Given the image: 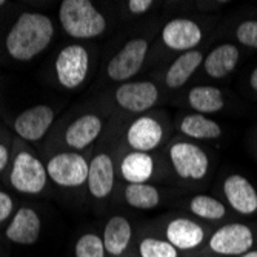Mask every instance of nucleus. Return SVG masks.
Returning a JSON list of instances; mask_svg holds the SVG:
<instances>
[{
  "label": "nucleus",
  "mask_w": 257,
  "mask_h": 257,
  "mask_svg": "<svg viewBox=\"0 0 257 257\" xmlns=\"http://www.w3.org/2000/svg\"><path fill=\"white\" fill-rule=\"evenodd\" d=\"M54 36L53 20L42 13H22L5 39L8 54L17 62H30L48 48Z\"/></svg>",
  "instance_id": "obj_1"
},
{
  "label": "nucleus",
  "mask_w": 257,
  "mask_h": 257,
  "mask_svg": "<svg viewBox=\"0 0 257 257\" xmlns=\"http://www.w3.org/2000/svg\"><path fill=\"white\" fill-rule=\"evenodd\" d=\"M59 20L63 31L73 39H96L106 30L105 16L89 0H63Z\"/></svg>",
  "instance_id": "obj_2"
},
{
  "label": "nucleus",
  "mask_w": 257,
  "mask_h": 257,
  "mask_svg": "<svg viewBox=\"0 0 257 257\" xmlns=\"http://www.w3.org/2000/svg\"><path fill=\"white\" fill-rule=\"evenodd\" d=\"M257 242L255 231L246 223H225L209 234L203 254L211 257H237L254 249Z\"/></svg>",
  "instance_id": "obj_3"
},
{
  "label": "nucleus",
  "mask_w": 257,
  "mask_h": 257,
  "mask_svg": "<svg viewBox=\"0 0 257 257\" xmlns=\"http://www.w3.org/2000/svg\"><path fill=\"white\" fill-rule=\"evenodd\" d=\"M168 157L176 174L182 180H202L209 168L206 153L196 144L176 140L168 148Z\"/></svg>",
  "instance_id": "obj_4"
},
{
  "label": "nucleus",
  "mask_w": 257,
  "mask_h": 257,
  "mask_svg": "<svg viewBox=\"0 0 257 257\" xmlns=\"http://www.w3.org/2000/svg\"><path fill=\"white\" fill-rule=\"evenodd\" d=\"M10 180L13 188L22 194H39L45 190L48 182L46 165H43L34 154L20 151L14 157Z\"/></svg>",
  "instance_id": "obj_5"
},
{
  "label": "nucleus",
  "mask_w": 257,
  "mask_h": 257,
  "mask_svg": "<svg viewBox=\"0 0 257 257\" xmlns=\"http://www.w3.org/2000/svg\"><path fill=\"white\" fill-rule=\"evenodd\" d=\"M54 71L59 83L66 89L79 88L89 71V54L82 45H68L57 54Z\"/></svg>",
  "instance_id": "obj_6"
},
{
  "label": "nucleus",
  "mask_w": 257,
  "mask_h": 257,
  "mask_svg": "<svg viewBox=\"0 0 257 257\" xmlns=\"http://www.w3.org/2000/svg\"><path fill=\"white\" fill-rule=\"evenodd\" d=\"M148 48H150V42L147 39L136 37L128 40L123 48L109 60L106 66L108 77L114 82H120V83L128 82L144 66V62L148 54Z\"/></svg>",
  "instance_id": "obj_7"
},
{
  "label": "nucleus",
  "mask_w": 257,
  "mask_h": 257,
  "mask_svg": "<svg viewBox=\"0 0 257 257\" xmlns=\"http://www.w3.org/2000/svg\"><path fill=\"white\" fill-rule=\"evenodd\" d=\"M89 162L79 153H59L48 160V177L63 188H77L88 180Z\"/></svg>",
  "instance_id": "obj_8"
},
{
  "label": "nucleus",
  "mask_w": 257,
  "mask_h": 257,
  "mask_svg": "<svg viewBox=\"0 0 257 257\" xmlns=\"http://www.w3.org/2000/svg\"><path fill=\"white\" fill-rule=\"evenodd\" d=\"M163 237L180 252H196L208 240L206 228L188 217H173L163 226Z\"/></svg>",
  "instance_id": "obj_9"
},
{
  "label": "nucleus",
  "mask_w": 257,
  "mask_h": 257,
  "mask_svg": "<svg viewBox=\"0 0 257 257\" xmlns=\"http://www.w3.org/2000/svg\"><path fill=\"white\" fill-rule=\"evenodd\" d=\"M117 105L126 112L142 114L151 109L159 100V88L156 83L144 82H125L117 86L114 92Z\"/></svg>",
  "instance_id": "obj_10"
},
{
  "label": "nucleus",
  "mask_w": 257,
  "mask_h": 257,
  "mask_svg": "<svg viewBox=\"0 0 257 257\" xmlns=\"http://www.w3.org/2000/svg\"><path fill=\"white\" fill-rule=\"evenodd\" d=\"M202 39V28L191 19L177 17L162 28V42L173 51H193L197 45H200Z\"/></svg>",
  "instance_id": "obj_11"
},
{
  "label": "nucleus",
  "mask_w": 257,
  "mask_h": 257,
  "mask_svg": "<svg viewBox=\"0 0 257 257\" xmlns=\"http://www.w3.org/2000/svg\"><path fill=\"white\" fill-rule=\"evenodd\" d=\"M165 130L159 119L153 115H140L126 130L125 140L133 151H154L163 140Z\"/></svg>",
  "instance_id": "obj_12"
},
{
  "label": "nucleus",
  "mask_w": 257,
  "mask_h": 257,
  "mask_svg": "<svg viewBox=\"0 0 257 257\" xmlns=\"http://www.w3.org/2000/svg\"><path fill=\"white\" fill-rule=\"evenodd\" d=\"M54 111L48 105H36L20 112L14 120V131L27 142L40 140L54 122Z\"/></svg>",
  "instance_id": "obj_13"
},
{
  "label": "nucleus",
  "mask_w": 257,
  "mask_h": 257,
  "mask_svg": "<svg viewBox=\"0 0 257 257\" xmlns=\"http://www.w3.org/2000/svg\"><path fill=\"white\" fill-rule=\"evenodd\" d=\"M223 196L232 211L240 216L257 213V190L242 174H231L223 182Z\"/></svg>",
  "instance_id": "obj_14"
},
{
  "label": "nucleus",
  "mask_w": 257,
  "mask_h": 257,
  "mask_svg": "<svg viewBox=\"0 0 257 257\" xmlns=\"http://www.w3.org/2000/svg\"><path fill=\"white\" fill-rule=\"evenodd\" d=\"M115 180L114 160L108 153H99L89 162L88 168V193L96 200H103L111 196Z\"/></svg>",
  "instance_id": "obj_15"
},
{
  "label": "nucleus",
  "mask_w": 257,
  "mask_h": 257,
  "mask_svg": "<svg viewBox=\"0 0 257 257\" xmlns=\"http://www.w3.org/2000/svg\"><path fill=\"white\" fill-rule=\"evenodd\" d=\"M42 222L36 209L22 206L17 209L11 223L5 229V236L16 245H33L40 237Z\"/></svg>",
  "instance_id": "obj_16"
},
{
  "label": "nucleus",
  "mask_w": 257,
  "mask_h": 257,
  "mask_svg": "<svg viewBox=\"0 0 257 257\" xmlns=\"http://www.w3.org/2000/svg\"><path fill=\"white\" fill-rule=\"evenodd\" d=\"M108 257H123L133 243V223L125 216H112L106 220L102 234Z\"/></svg>",
  "instance_id": "obj_17"
},
{
  "label": "nucleus",
  "mask_w": 257,
  "mask_h": 257,
  "mask_svg": "<svg viewBox=\"0 0 257 257\" xmlns=\"http://www.w3.org/2000/svg\"><path fill=\"white\" fill-rule=\"evenodd\" d=\"M103 122L97 114H83L65 131V144L76 151L88 148L100 136Z\"/></svg>",
  "instance_id": "obj_18"
},
{
  "label": "nucleus",
  "mask_w": 257,
  "mask_h": 257,
  "mask_svg": "<svg viewBox=\"0 0 257 257\" xmlns=\"http://www.w3.org/2000/svg\"><path fill=\"white\" fill-rule=\"evenodd\" d=\"M156 163L150 153L131 151L120 160L119 173L126 183H148L154 176Z\"/></svg>",
  "instance_id": "obj_19"
},
{
  "label": "nucleus",
  "mask_w": 257,
  "mask_h": 257,
  "mask_svg": "<svg viewBox=\"0 0 257 257\" xmlns=\"http://www.w3.org/2000/svg\"><path fill=\"white\" fill-rule=\"evenodd\" d=\"M240 53L236 45L222 43L203 59L205 73L213 79H223L236 69Z\"/></svg>",
  "instance_id": "obj_20"
},
{
  "label": "nucleus",
  "mask_w": 257,
  "mask_h": 257,
  "mask_svg": "<svg viewBox=\"0 0 257 257\" xmlns=\"http://www.w3.org/2000/svg\"><path fill=\"white\" fill-rule=\"evenodd\" d=\"M203 63V54L197 50L180 54L167 69L165 83L170 89L182 88Z\"/></svg>",
  "instance_id": "obj_21"
},
{
  "label": "nucleus",
  "mask_w": 257,
  "mask_h": 257,
  "mask_svg": "<svg viewBox=\"0 0 257 257\" xmlns=\"http://www.w3.org/2000/svg\"><path fill=\"white\" fill-rule=\"evenodd\" d=\"M179 130L183 136L197 140H214L222 136L220 125L203 114H186L180 120Z\"/></svg>",
  "instance_id": "obj_22"
},
{
  "label": "nucleus",
  "mask_w": 257,
  "mask_h": 257,
  "mask_svg": "<svg viewBox=\"0 0 257 257\" xmlns=\"http://www.w3.org/2000/svg\"><path fill=\"white\" fill-rule=\"evenodd\" d=\"M188 105L197 114H214L225 106L222 91L211 85H199L188 91Z\"/></svg>",
  "instance_id": "obj_23"
},
{
  "label": "nucleus",
  "mask_w": 257,
  "mask_h": 257,
  "mask_svg": "<svg viewBox=\"0 0 257 257\" xmlns=\"http://www.w3.org/2000/svg\"><path fill=\"white\" fill-rule=\"evenodd\" d=\"M123 199L126 205L136 209H154L160 205L162 196L154 185L150 183H126L123 188Z\"/></svg>",
  "instance_id": "obj_24"
},
{
  "label": "nucleus",
  "mask_w": 257,
  "mask_h": 257,
  "mask_svg": "<svg viewBox=\"0 0 257 257\" xmlns=\"http://www.w3.org/2000/svg\"><path fill=\"white\" fill-rule=\"evenodd\" d=\"M188 208L193 216L206 222H217L226 217L228 211L223 202L219 199L208 196V194H197L190 199Z\"/></svg>",
  "instance_id": "obj_25"
},
{
  "label": "nucleus",
  "mask_w": 257,
  "mask_h": 257,
  "mask_svg": "<svg viewBox=\"0 0 257 257\" xmlns=\"http://www.w3.org/2000/svg\"><path fill=\"white\" fill-rule=\"evenodd\" d=\"M139 257H182L180 251L173 246L165 237L159 236H142L137 242Z\"/></svg>",
  "instance_id": "obj_26"
},
{
  "label": "nucleus",
  "mask_w": 257,
  "mask_h": 257,
  "mask_svg": "<svg viewBox=\"0 0 257 257\" xmlns=\"http://www.w3.org/2000/svg\"><path fill=\"white\" fill-rule=\"evenodd\" d=\"M76 257H106L102 236L96 232H85L82 234L74 246Z\"/></svg>",
  "instance_id": "obj_27"
},
{
  "label": "nucleus",
  "mask_w": 257,
  "mask_h": 257,
  "mask_svg": "<svg viewBox=\"0 0 257 257\" xmlns=\"http://www.w3.org/2000/svg\"><path fill=\"white\" fill-rule=\"evenodd\" d=\"M236 37L242 45L257 50V20L242 22L236 30Z\"/></svg>",
  "instance_id": "obj_28"
},
{
  "label": "nucleus",
  "mask_w": 257,
  "mask_h": 257,
  "mask_svg": "<svg viewBox=\"0 0 257 257\" xmlns=\"http://www.w3.org/2000/svg\"><path fill=\"white\" fill-rule=\"evenodd\" d=\"M13 213H14V200H13V197L5 191H0V223L7 222L11 217Z\"/></svg>",
  "instance_id": "obj_29"
},
{
  "label": "nucleus",
  "mask_w": 257,
  "mask_h": 257,
  "mask_svg": "<svg viewBox=\"0 0 257 257\" xmlns=\"http://www.w3.org/2000/svg\"><path fill=\"white\" fill-rule=\"evenodd\" d=\"M154 7L153 0H130L126 4V8L131 14L134 16H140V14H145L148 13L151 8Z\"/></svg>",
  "instance_id": "obj_30"
},
{
  "label": "nucleus",
  "mask_w": 257,
  "mask_h": 257,
  "mask_svg": "<svg viewBox=\"0 0 257 257\" xmlns=\"http://www.w3.org/2000/svg\"><path fill=\"white\" fill-rule=\"evenodd\" d=\"M10 162V151L7 148V145L0 144V173H2Z\"/></svg>",
  "instance_id": "obj_31"
},
{
  "label": "nucleus",
  "mask_w": 257,
  "mask_h": 257,
  "mask_svg": "<svg viewBox=\"0 0 257 257\" xmlns=\"http://www.w3.org/2000/svg\"><path fill=\"white\" fill-rule=\"evenodd\" d=\"M249 85H251V88L257 92V66L252 69V73H251V76H249Z\"/></svg>",
  "instance_id": "obj_32"
},
{
  "label": "nucleus",
  "mask_w": 257,
  "mask_h": 257,
  "mask_svg": "<svg viewBox=\"0 0 257 257\" xmlns=\"http://www.w3.org/2000/svg\"><path fill=\"white\" fill-rule=\"evenodd\" d=\"M237 257H257V248H254V249H251V251H248V252H245L242 255H237Z\"/></svg>",
  "instance_id": "obj_33"
},
{
  "label": "nucleus",
  "mask_w": 257,
  "mask_h": 257,
  "mask_svg": "<svg viewBox=\"0 0 257 257\" xmlns=\"http://www.w3.org/2000/svg\"><path fill=\"white\" fill-rule=\"evenodd\" d=\"M2 5H5V2H4V0H0V7H2Z\"/></svg>",
  "instance_id": "obj_34"
}]
</instances>
